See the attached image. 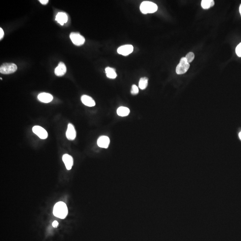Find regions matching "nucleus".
<instances>
[{
  "instance_id": "2eb2a0df",
  "label": "nucleus",
  "mask_w": 241,
  "mask_h": 241,
  "mask_svg": "<svg viewBox=\"0 0 241 241\" xmlns=\"http://www.w3.org/2000/svg\"><path fill=\"white\" fill-rule=\"evenodd\" d=\"M117 113L119 116L121 117H126L129 115L130 110L129 108L126 107L121 106L117 109Z\"/></svg>"
},
{
  "instance_id": "7ed1b4c3",
  "label": "nucleus",
  "mask_w": 241,
  "mask_h": 241,
  "mask_svg": "<svg viewBox=\"0 0 241 241\" xmlns=\"http://www.w3.org/2000/svg\"><path fill=\"white\" fill-rule=\"evenodd\" d=\"M17 66L13 63L3 64L0 67V72L3 74H9L14 73L17 71Z\"/></svg>"
},
{
  "instance_id": "f3484780",
  "label": "nucleus",
  "mask_w": 241,
  "mask_h": 241,
  "mask_svg": "<svg viewBox=\"0 0 241 241\" xmlns=\"http://www.w3.org/2000/svg\"><path fill=\"white\" fill-rule=\"evenodd\" d=\"M201 5L204 9H208L214 5L213 0H203L201 1Z\"/></svg>"
},
{
  "instance_id": "6e6552de",
  "label": "nucleus",
  "mask_w": 241,
  "mask_h": 241,
  "mask_svg": "<svg viewBox=\"0 0 241 241\" xmlns=\"http://www.w3.org/2000/svg\"><path fill=\"white\" fill-rule=\"evenodd\" d=\"M97 144L100 148H107L110 144V139L106 136H100L98 139Z\"/></svg>"
},
{
  "instance_id": "423d86ee",
  "label": "nucleus",
  "mask_w": 241,
  "mask_h": 241,
  "mask_svg": "<svg viewBox=\"0 0 241 241\" xmlns=\"http://www.w3.org/2000/svg\"><path fill=\"white\" fill-rule=\"evenodd\" d=\"M33 132L41 139H45L48 137L47 131L42 127L36 126L32 128Z\"/></svg>"
},
{
  "instance_id": "0eeeda50",
  "label": "nucleus",
  "mask_w": 241,
  "mask_h": 241,
  "mask_svg": "<svg viewBox=\"0 0 241 241\" xmlns=\"http://www.w3.org/2000/svg\"><path fill=\"white\" fill-rule=\"evenodd\" d=\"M133 47L131 45H125L119 47L117 52L119 54L126 56L131 54L133 52Z\"/></svg>"
},
{
  "instance_id": "6ab92c4d",
  "label": "nucleus",
  "mask_w": 241,
  "mask_h": 241,
  "mask_svg": "<svg viewBox=\"0 0 241 241\" xmlns=\"http://www.w3.org/2000/svg\"><path fill=\"white\" fill-rule=\"evenodd\" d=\"M194 57H195V55H194V53L192 52H190L188 53L185 57L187 61L189 64L193 60Z\"/></svg>"
},
{
  "instance_id": "39448f33",
  "label": "nucleus",
  "mask_w": 241,
  "mask_h": 241,
  "mask_svg": "<svg viewBox=\"0 0 241 241\" xmlns=\"http://www.w3.org/2000/svg\"><path fill=\"white\" fill-rule=\"evenodd\" d=\"M70 38L73 44L76 46H81L85 42V38L78 33H71L70 35Z\"/></svg>"
},
{
  "instance_id": "393cba45",
  "label": "nucleus",
  "mask_w": 241,
  "mask_h": 241,
  "mask_svg": "<svg viewBox=\"0 0 241 241\" xmlns=\"http://www.w3.org/2000/svg\"><path fill=\"white\" fill-rule=\"evenodd\" d=\"M239 137L240 139L241 140V131L239 133Z\"/></svg>"
},
{
  "instance_id": "412c9836",
  "label": "nucleus",
  "mask_w": 241,
  "mask_h": 241,
  "mask_svg": "<svg viewBox=\"0 0 241 241\" xmlns=\"http://www.w3.org/2000/svg\"><path fill=\"white\" fill-rule=\"evenodd\" d=\"M236 51L237 56L239 57H241V42L237 46Z\"/></svg>"
},
{
  "instance_id": "ddd939ff",
  "label": "nucleus",
  "mask_w": 241,
  "mask_h": 241,
  "mask_svg": "<svg viewBox=\"0 0 241 241\" xmlns=\"http://www.w3.org/2000/svg\"><path fill=\"white\" fill-rule=\"evenodd\" d=\"M38 98L41 102L47 103L52 101L53 97L52 95L50 94L43 93L38 95Z\"/></svg>"
},
{
  "instance_id": "4be33fe9",
  "label": "nucleus",
  "mask_w": 241,
  "mask_h": 241,
  "mask_svg": "<svg viewBox=\"0 0 241 241\" xmlns=\"http://www.w3.org/2000/svg\"><path fill=\"white\" fill-rule=\"evenodd\" d=\"M4 36V32L2 28H0V39L2 40Z\"/></svg>"
},
{
  "instance_id": "f03ea898",
  "label": "nucleus",
  "mask_w": 241,
  "mask_h": 241,
  "mask_svg": "<svg viewBox=\"0 0 241 241\" xmlns=\"http://www.w3.org/2000/svg\"><path fill=\"white\" fill-rule=\"evenodd\" d=\"M140 11L144 14L154 13L157 10L158 6L152 2L145 1L140 6Z\"/></svg>"
},
{
  "instance_id": "1a4fd4ad",
  "label": "nucleus",
  "mask_w": 241,
  "mask_h": 241,
  "mask_svg": "<svg viewBox=\"0 0 241 241\" xmlns=\"http://www.w3.org/2000/svg\"><path fill=\"white\" fill-rule=\"evenodd\" d=\"M67 138L69 140H73L76 137V131L73 125L69 123L66 133Z\"/></svg>"
},
{
  "instance_id": "5701e85b",
  "label": "nucleus",
  "mask_w": 241,
  "mask_h": 241,
  "mask_svg": "<svg viewBox=\"0 0 241 241\" xmlns=\"http://www.w3.org/2000/svg\"><path fill=\"white\" fill-rule=\"evenodd\" d=\"M59 225V223L57 221H53V223H52V226L54 227V228H57V227Z\"/></svg>"
},
{
  "instance_id": "b1692460",
  "label": "nucleus",
  "mask_w": 241,
  "mask_h": 241,
  "mask_svg": "<svg viewBox=\"0 0 241 241\" xmlns=\"http://www.w3.org/2000/svg\"><path fill=\"white\" fill-rule=\"evenodd\" d=\"M39 2H40L42 4V5H46L48 3L49 1H48V0H40Z\"/></svg>"
},
{
  "instance_id": "f257e3e1",
  "label": "nucleus",
  "mask_w": 241,
  "mask_h": 241,
  "mask_svg": "<svg viewBox=\"0 0 241 241\" xmlns=\"http://www.w3.org/2000/svg\"><path fill=\"white\" fill-rule=\"evenodd\" d=\"M53 214L56 217L64 219L68 214V209L65 203L62 201L57 202L53 208Z\"/></svg>"
},
{
  "instance_id": "aec40b11",
  "label": "nucleus",
  "mask_w": 241,
  "mask_h": 241,
  "mask_svg": "<svg viewBox=\"0 0 241 241\" xmlns=\"http://www.w3.org/2000/svg\"><path fill=\"white\" fill-rule=\"evenodd\" d=\"M138 92H139V89H138V87L136 85H133L131 90V94L133 95H136L138 93Z\"/></svg>"
},
{
  "instance_id": "f8f14e48",
  "label": "nucleus",
  "mask_w": 241,
  "mask_h": 241,
  "mask_svg": "<svg viewBox=\"0 0 241 241\" xmlns=\"http://www.w3.org/2000/svg\"><path fill=\"white\" fill-rule=\"evenodd\" d=\"M82 103L86 106L89 107H93L96 105L95 101L90 97L86 95H84L81 97Z\"/></svg>"
},
{
  "instance_id": "9d476101",
  "label": "nucleus",
  "mask_w": 241,
  "mask_h": 241,
  "mask_svg": "<svg viewBox=\"0 0 241 241\" xmlns=\"http://www.w3.org/2000/svg\"><path fill=\"white\" fill-rule=\"evenodd\" d=\"M62 159L67 169L71 170L73 165V159L72 156L68 154H64L63 156Z\"/></svg>"
},
{
  "instance_id": "dca6fc26",
  "label": "nucleus",
  "mask_w": 241,
  "mask_h": 241,
  "mask_svg": "<svg viewBox=\"0 0 241 241\" xmlns=\"http://www.w3.org/2000/svg\"><path fill=\"white\" fill-rule=\"evenodd\" d=\"M105 72L106 73V76L110 79H115L117 77V75L115 69L112 68L107 67L105 69Z\"/></svg>"
},
{
  "instance_id": "4468645a",
  "label": "nucleus",
  "mask_w": 241,
  "mask_h": 241,
  "mask_svg": "<svg viewBox=\"0 0 241 241\" xmlns=\"http://www.w3.org/2000/svg\"><path fill=\"white\" fill-rule=\"evenodd\" d=\"M56 21L60 23L61 25L63 26L64 23L68 22V16L64 13H58L56 17Z\"/></svg>"
},
{
  "instance_id": "20e7f679",
  "label": "nucleus",
  "mask_w": 241,
  "mask_h": 241,
  "mask_svg": "<svg viewBox=\"0 0 241 241\" xmlns=\"http://www.w3.org/2000/svg\"><path fill=\"white\" fill-rule=\"evenodd\" d=\"M189 64L188 62L185 57L181 59L180 63L177 66L176 68V72L178 75H181L185 73L189 69Z\"/></svg>"
},
{
  "instance_id": "9b49d317",
  "label": "nucleus",
  "mask_w": 241,
  "mask_h": 241,
  "mask_svg": "<svg viewBox=\"0 0 241 241\" xmlns=\"http://www.w3.org/2000/svg\"><path fill=\"white\" fill-rule=\"evenodd\" d=\"M67 71L66 66L63 62H60L58 66L55 68V73L58 76H62L65 74Z\"/></svg>"
},
{
  "instance_id": "a878e982",
  "label": "nucleus",
  "mask_w": 241,
  "mask_h": 241,
  "mask_svg": "<svg viewBox=\"0 0 241 241\" xmlns=\"http://www.w3.org/2000/svg\"><path fill=\"white\" fill-rule=\"evenodd\" d=\"M239 12H240V13L241 15V5L240 6Z\"/></svg>"
},
{
  "instance_id": "a211bd4d",
  "label": "nucleus",
  "mask_w": 241,
  "mask_h": 241,
  "mask_svg": "<svg viewBox=\"0 0 241 241\" xmlns=\"http://www.w3.org/2000/svg\"><path fill=\"white\" fill-rule=\"evenodd\" d=\"M148 80L147 77H143L139 80V88L142 90L145 89L148 86Z\"/></svg>"
}]
</instances>
